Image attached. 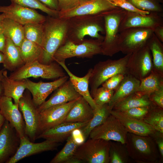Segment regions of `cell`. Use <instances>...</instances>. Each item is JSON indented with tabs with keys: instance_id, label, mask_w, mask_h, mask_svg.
I'll return each mask as SVG.
<instances>
[{
	"instance_id": "cell-1",
	"label": "cell",
	"mask_w": 163,
	"mask_h": 163,
	"mask_svg": "<svg viewBox=\"0 0 163 163\" xmlns=\"http://www.w3.org/2000/svg\"><path fill=\"white\" fill-rule=\"evenodd\" d=\"M68 19L47 15L43 23L44 35L40 62L49 64L53 61L57 50L66 41Z\"/></svg>"
},
{
	"instance_id": "cell-2",
	"label": "cell",
	"mask_w": 163,
	"mask_h": 163,
	"mask_svg": "<svg viewBox=\"0 0 163 163\" xmlns=\"http://www.w3.org/2000/svg\"><path fill=\"white\" fill-rule=\"evenodd\" d=\"M66 41L75 43L82 42L86 36L103 41L105 34L104 21L101 13L75 16L68 19Z\"/></svg>"
},
{
	"instance_id": "cell-3",
	"label": "cell",
	"mask_w": 163,
	"mask_h": 163,
	"mask_svg": "<svg viewBox=\"0 0 163 163\" xmlns=\"http://www.w3.org/2000/svg\"><path fill=\"white\" fill-rule=\"evenodd\" d=\"M126 11L117 7L101 13L104 21L105 34L101 44L102 54L112 56L120 52L119 27Z\"/></svg>"
},
{
	"instance_id": "cell-4",
	"label": "cell",
	"mask_w": 163,
	"mask_h": 163,
	"mask_svg": "<svg viewBox=\"0 0 163 163\" xmlns=\"http://www.w3.org/2000/svg\"><path fill=\"white\" fill-rule=\"evenodd\" d=\"M130 54H126L117 59L100 61L96 64L92 68L89 80L91 94L113 76L120 74H127V64Z\"/></svg>"
},
{
	"instance_id": "cell-5",
	"label": "cell",
	"mask_w": 163,
	"mask_h": 163,
	"mask_svg": "<svg viewBox=\"0 0 163 163\" xmlns=\"http://www.w3.org/2000/svg\"><path fill=\"white\" fill-rule=\"evenodd\" d=\"M102 41L98 39H85L81 43H75L66 41L56 51L53 61L56 62L65 61L73 57L91 58L97 54H102Z\"/></svg>"
},
{
	"instance_id": "cell-6",
	"label": "cell",
	"mask_w": 163,
	"mask_h": 163,
	"mask_svg": "<svg viewBox=\"0 0 163 163\" xmlns=\"http://www.w3.org/2000/svg\"><path fill=\"white\" fill-rule=\"evenodd\" d=\"M63 69L57 62H53L44 64L36 61L24 64L15 70L9 77L15 80L25 79L30 77L55 79L66 75Z\"/></svg>"
},
{
	"instance_id": "cell-7",
	"label": "cell",
	"mask_w": 163,
	"mask_h": 163,
	"mask_svg": "<svg viewBox=\"0 0 163 163\" xmlns=\"http://www.w3.org/2000/svg\"><path fill=\"white\" fill-rule=\"evenodd\" d=\"M110 141L90 138L79 145L73 156L86 163H109Z\"/></svg>"
},
{
	"instance_id": "cell-8",
	"label": "cell",
	"mask_w": 163,
	"mask_h": 163,
	"mask_svg": "<svg viewBox=\"0 0 163 163\" xmlns=\"http://www.w3.org/2000/svg\"><path fill=\"white\" fill-rule=\"evenodd\" d=\"M126 143L128 154L133 159L150 162L157 159L156 142L151 136H140L128 133Z\"/></svg>"
},
{
	"instance_id": "cell-9",
	"label": "cell",
	"mask_w": 163,
	"mask_h": 163,
	"mask_svg": "<svg viewBox=\"0 0 163 163\" xmlns=\"http://www.w3.org/2000/svg\"><path fill=\"white\" fill-rule=\"evenodd\" d=\"M154 33V30L134 27L120 32L119 45L120 52L127 54L135 52L147 45Z\"/></svg>"
},
{
	"instance_id": "cell-10",
	"label": "cell",
	"mask_w": 163,
	"mask_h": 163,
	"mask_svg": "<svg viewBox=\"0 0 163 163\" xmlns=\"http://www.w3.org/2000/svg\"><path fill=\"white\" fill-rule=\"evenodd\" d=\"M127 133L120 121L110 114L104 123L91 131L89 136L90 138L113 140L125 144Z\"/></svg>"
},
{
	"instance_id": "cell-11",
	"label": "cell",
	"mask_w": 163,
	"mask_h": 163,
	"mask_svg": "<svg viewBox=\"0 0 163 163\" xmlns=\"http://www.w3.org/2000/svg\"><path fill=\"white\" fill-rule=\"evenodd\" d=\"M127 68V74L140 81L150 74L153 66L151 53L147 44L131 54Z\"/></svg>"
},
{
	"instance_id": "cell-12",
	"label": "cell",
	"mask_w": 163,
	"mask_h": 163,
	"mask_svg": "<svg viewBox=\"0 0 163 163\" xmlns=\"http://www.w3.org/2000/svg\"><path fill=\"white\" fill-rule=\"evenodd\" d=\"M18 107L25 121V135L34 141L40 134L39 112L37 107L27 94H24L20 99Z\"/></svg>"
},
{
	"instance_id": "cell-13",
	"label": "cell",
	"mask_w": 163,
	"mask_h": 163,
	"mask_svg": "<svg viewBox=\"0 0 163 163\" xmlns=\"http://www.w3.org/2000/svg\"><path fill=\"white\" fill-rule=\"evenodd\" d=\"M77 99L65 104L53 106L40 111V134L63 123L68 112Z\"/></svg>"
},
{
	"instance_id": "cell-14",
	"label": "cell",
	"mask_w": 163,
	"mask_h": 163,
	"mask_svg": "<svg viewBox=\"0 0 163 163\" xmlns=\"http://www.w3.org/2000/svg\"><path fill=\"white\" fill-rule=\"evenodd\" d=\"M0 13L5 14V18L23 26L30 23H43L46 19V16L34 9L13 3L8 6H0Z\"/></svg>"
},
{
	"instance_id": "cell-15",
	"label": "cell",
	"mask_w": 163,
	"mask_h": 163,
	"mask_svg": "<svg viewBox=\"0 0 163 163\" xmlns=\"http://www.w3.org/2000/svg\"><path fill=\"white\" fill-rule=\"evenodd\" d=\"M20 145L14 154L6 162L15 163L29 156L44 152L55 149L58 143L46 139L41 142L35 143L31 142L26 136L20 138Z\"/></svg>"
},
{
	"instance_id": "cell-16",
	"label": "cell",
	"mask_w": 163,
	"mask_h": 163,
	"mask_svg": "<svg viewBox=\"0 0 163 163\" xmlns=\"http://www.w3.org/2000/svg\"><path fill=\"white\" fill-rule=\"evenodd\" d=\"M163 25V20L159 13L150 12L143 15L126 11L120 23V32L123 30L134 27H145L154 29Z\"/></svg>"
},
{
	"instance_id": "cell-17",
	"label": "cell",
	"mask_w": 163,
	"mask_h": 163,
	"mask_svg": "<svg viewBox=\"0 0 163 163\" xmlns=\"http://www.w3.org/2000/svg\"><path fill=\"white\" fill-rule=\"evenodd\" d=\"M69 77L66 75L54 81L48 82L41 81L35 82L26 79V88L31 93L34 104L38 107L45 101L47 97L53 91L68 80Z\"/></svg>"
},
{
	"instance_id": "cell-18",
	"label": "cell",
	"mask_w": 163,
	"mask_h": 163,
	"mask_svg": "<svg viewBox=\"0 0 163 163\" xmlns=\"http://www.w3.org/2000/svg\"><path fill=\"white\" fill-rule=\"evenodd\" d=\"M0 113L14 128L19 138L25 136V124L18 105L12 98L4 95L0 98Z\"/></svg>"
},
{
	"instance_id": "cell-19",
	"label": "cell",
	"mask_w": 163,
	"mask_h": 163,
	"mask_svg": "<svg viewBox=\"0 0 163 163\" xmlns=\"http://www.w3.org/2000/svg\"><path fill=\"white\" fill-rule=\"evenodd\" d=\"M117 7L108 0H91L79 4L74 8L66 11L59 12V17L68 19L75 16L94 15L113 9Z\"/></svg>"
},
{
	"instance_id": "cell-20",
	"label": "cell",
	"mask_w": 163,
	"mask_h": 163,
	"mask_svg": "<svg viewBox=\"0 0 163 163\" xmlns=\"http://www.w3.org/2000/svg\"><path fill=\"white\" fill-rule=\"evenodd\" d=\"M55 91L49 99L37 107L39 112L53 106L74 101L81 96L75 90L69 80L64 83Z\"/></svg>"
},
{
	"instance_id": "cell-21",
	"label": "cell",
	"mask_w": 163,
	"mask_h": 163,
	"mask_svg": "<svg viewBox=\"0 0 163 163\" xmlns=\"http://www.w3.org/2000/svg\"><path fill=\"white\" fill-rule=\"evenodd\" d=\"M110 114L120 121L128 133L140 136H151L156 131L152 127L143 121L130 117L120 111L112 109Z\"/></svg>"
},
{
	"instance_id": "cell-22",
	"label": "cell",
	"mask_w": 163,
	"mask_h": 163,
	"mask_svg": "<svg viewBox=\"0 0 163 163\" xmlns=\"http://www.w3.org/2000/svg\"><path fill=\"white\" fill-rule=\"evenodd\" d=\"M68 74L69 80L77 92L89 103L93 110L97 107L89 90V80L92 68L89 69L87 74L82 77H78L73 74L67 67L65 61L57 62Z\"/></svg>"
},
{
	"instance_id": "cell-23",
	"label": "cell",
	"mask_w": 163,
	"mask_h": 163,
	"mask_svg": "<svg viewBox=\"0 0 163 163\" xmlns=\"http://www.w3.org/2000/svg\"><path fill=\"white\" fill-rule=\"evenodd\" d=\"M88 122H63L51 128L44 131L38 136V138H43L59 143L67 139L75 129L81 128Z\"/></svg>"
},
{
	"instance_id": "cell-24",
	"label": "cell",
	"mask_w": 163,
	"mask_h": 163,
	"mask_svg": "<svg viewBox=\"0 0 163 163\" xmlns=\"http://www.w3.org/2000/svg\"><path fill=\"white\" fill-rule=\"evenodd\" d=\"M13 127L5 120L0 129V163L10 158L16 147V140Z\"/></svg>"
},
{
	"instance_id": "cell-25",
	"label": "cell",
	"mask_w": 163,
	"mask_h": 163,
	"mask_svg": "<svg viewBox=\"0 0 163 163\" xmlns=\"http://www.w3.org/2000/svg\"><path fill=\"white\" fill-rule=\"evenodd\" d=\"M94 115L93 110L82 96L79 97L68 112L64 122H88Z\"/></svg>"
},
{
	"instance_id": "cell-26",
	"label": "cell",
	"mask_w": 163,
	"mask_h": 163,
	"mask_svg": "<svg viewBox=\"0 0 163 163\" xmlns=\"http://www.w3.org/2000/svg\"><path fill=\"white\" fill-rule=\"evenodd\" d=\"M140 83V80L131 75L129 74L125 75L119 85L114 91L112 97L108 103L109 109L112 110L117 103L137 91Z\"/></svg>"
},
{
	"instance_id": "cell-27",
	"label": "cell",
	"mask_w": 163,
	"mask_h": 163,
	"mask_svg": "<svg viewBox=\"0 0 163 163\" xmlns=\"http://www.w3.org/2000/svg\"><path fill=\"white\" fill-rule=\"evenodd\" d=\"M3 75L1 82L3 95L11 98L14 100V103L18 105L19 100L26 89L25 79L15 80L11 78L8 76L6 70H4Z\"/></svg>"
},
{
	"instance_id": "cell-28",
	"label": "cell",
	"mask_w": 163,
	"mask_h": 163,
	"mask_svg": "<svg viewBox=\"0 0 163 163\" xmlns=\"http://www.w3.org/2000/svg\"><path fill=\"white\" fill-rule=\"evenodd\" d=\"M3 63L5 69L10 71L16 70L24 64L21 56L19 47L9 39L6 37V43L3 53Z\"/></svg>"
},
{
	"instance_id": "cell-29",
	"label": "cell",
	"mask_w": 163,
	"mask_h": 163,
	"mask_svg": "<svg viewBox=\"0 0 163 163\" xmlns=\"http://www.w3.org/2000/svg\"><path fill=\"white\" fill-rule=\"evenodd\" d=\"M153 104L149 95L137 91L117 103L113 109L122 111L137 107L150 106Z\"/></svg>"
},
{
	"instance_id": "cell-30",
	"label": "cell",
	"mask_w": 163,
	"mask_h": 163,
	"mask_svg": "<svg viewBox=\"0 0 163 163\" xmlns=\"http://www.w3.org/2000/svg\"><path fill=\"white\" fill-rule=\"evenodd\" d=\"M1 25L3 34L17 46H20L25 38L23 26L9 18H5Z\"/></svg>"
},
{
	"instance_id": "cell-31",
	"label": "cell",
	"mask_w": 163,
	"mask_h": 163,
	"mask_svg": "<svg viewBox=\"0 0 163 163\" xmlns=\"http://www.w3.org/2000/svg\"><path fill=\"white\" fill-rule=\"evenodd\" d=\"M19 47L21 56L24 64L36 61L40 62L42 55L41 46L24 38Z\"/></svg>"
},
{
	"instance_id": "cell-32",
	"label": "cell",
	"mask_w": 163,
	"mask_h": 163,
	"mask_svg": "<svg viewBox=\"0 0 163 163\" xmlns=\"http://www.w3.org/2000/svg\"><path fill=\"white\" fill-rule=\"evenodd\" d=\"M111 110L108 104L97 106L93 110V116L88 124L81 128L86 139L89 136L91 131L95 127L104 123L110 114Z\"/></svg>"
},
{
	"instance_id": "cell-33",
	"label": "cell",
	"mask_w": 163,
	"mask_h": 163,
	"mask_svg": "<svg viewBox=\"0 0 163 163\" xmlns=\"http://www.w3.org/2000/svg\"><path fill=\"white\" fill-rule=\"evenodd\" d=\"M163 87V75L153 69L150 74L140 81L137 91L148 95Z\"/></svg>"
},
{
	"instance_id": "cell-34",
	"label": "cell",
	"mask_w": 163,
	"mask_h": 163,
	"mask_svg": "<svg viewBox=\"0 0 163 163\" xmlns=\"http://www.w3.org/2000/svg\"><path fill=\"white\" fill-rule=\"evenodd\" d=\"M155 34L147 44L150 51L153 64V69L163 75V46Z\"/></svg>"
},
{
	"instance_id": "cell-35",
	"label": "cell",
	"mask_w": 163,
	"mask_h": 163,
	"mask_svg": "<svg viewBox=\"0 0 163 163\" xmlns=\"http://www.w3.org/2000/svg\"><path fill=\"white\" fill-rule=\"evenodd\" d=\"M143 121L156 131L163 133V108L153 104Z\"/></svg>"
},
{
	"instance_id": "cell-36",
	"label": "cell",
	"mask_w": 163,
	"mask_h": 163,
	"mask_svg": "<svg viewBox=\"0 0 163 163\" xmlns=\"http://www.w3.org/2000/svg\"><path fill=\"white\" fill-rule=\"evenodd\" d=\"M43 23H30L23 26L25 38L42 47L44 35Z\"/></svg>"
},
{
	"instance_id": "cell-37",
	"label": "cell",
	"mask_w": 163,
	"mask_h": 163,
	"mask_svg": "<svg viewBox=\"0 0 163 163\" xmlns=\"http://www.w3.org/2000/svg\"><path fill=\"white\" fill-rule=\"evenodd\" d=\"M79 146L71 134L67 139L64 147L51 160L50 163H64L66 160L73 156Z\"/></svg>"
},
{
	"instance_id": "cell-38",
	"label": "cell",
	"mask_w": 163,
	"mask_h": 163,
	"mask_svg": "<svg viewBox=\"0 0 163 163\" xmlns=\"http://www.w3.org/2000/svg\"><path fill=\"white\" fill-rule=\"evenodd\" d=\"M10 0L11 3L16 4L30 8L39 9L45 13L48 16L55 17H59V11L50 8L38 0Z\"/></svg>"
},
{
	"instance_id": "cell-39",
	"label": "cell",
	"mask_w": 163,
	"mask_h": 163,
	"mask_svg": "<svg viewBox=\"0 0 163 163\" xmlns=\"http://www.w3.org/2000/svg\"><path fill=\"white\" fill-rule=\"evenodd\" d=\"M137 9L149 12L159 13L162 8L158 0H126Z\"/></svg>"
},
{
	"instance_id": "cell-40",
	"label": "cell",
	"mask_w": 163,
	"mask_h": 163,
	"mask_svg": "<svg viewBox=\"0 0 163 163\" xmlns=\"http://www.w3.org/2000/svg\"><path fill=\"white\" fill-rule=\"evenodd\" d=\"M111 142L109 150V163H124L127 161V153L122 145Z\"/></svg>"
},
{
	"instance_id": "cell-41",
	"label": "cell",
	"mask_w": 163,
	"mask_h": 163,
	"mask_svg": "<svg viewBox=\"0 0 163 163\" xmlns=\"http://www.w3.org/2000/svg\"><path fill=\"white\" fill-rule=\"evenodd\" d=\"M114 92V91L102 86L98 88L91 94L96 104L101 106L109 102Z\"/></svg>"
},
{
	"instance_id": "cell-42",
	"label": "cell",
	"mask_w": 163,
	"mask_h": 163,
	"mask_svg": "<svg viewBox=\"0 0 163 163\" xmlns=\"http://www.w3.org/2000/svg\"><path fill=\"white\" fill-rule=\"evenodd\" d=\"M152 105L137 107L120 111L130 117L143 121L144 117L148 113Z\"/></svg>"
},
{
	"instance_id": "cell-43",
	"label": "cell",
	"mask_w": 163,
	"mask_h": 163,
	"mask_svg": "<svg viewBox=\"0 0 163 163\" xmlns=\"http://www.w3.org/2000/svg\"><path fill=\"white\" fill-rule=\"evenodd\" d=\"M114 6L132 12L138 13L143 15L149 14L150 12L140 10L126 0H108Z\"/></svg>"
},
{
	"instance_id": "cell-44",
	"label": "cell",
	"mask_w": 163,
	"mask_h": 163,
	"mask_svg": "<svg viewBox=\"0 0 163 163\" xmlns=\"http://www.w3.org/2000/svg\"><path fill=\"white\" fill-rule=\"evenodd\" d=\"M124 75L121 74L115 75L106 80L101 85L102 86L114 91L124 78Z\"/></svg>"
},
{
	"instance_id": "cell-45",
	"label": "cell",
	"mask_w": 163,
	"mask_h": 163,
	"mask_svg": "<svg viewBox=\"0 0 163 163\" xmlns=\"http://www.w3.org/2000/svg\"><path fill=\"white\" fill-rule=\"evenodd\" d=\"M59 12L69 11L79 4V0H58Z\"/></svg>"
},
{
	"instance_id": "cell-46",
	"label": "cell",
	"mask_w": 163,
	"mask_h": 163,
	"mask_svg": "<svg viewBox=\"0 0 163 163\" xmlns=\"http://www.w3.org/2000/svg\"><path fill=\"white\" fill-rule=\"evenodd\" d=\"M149 97L154 104L163 108V87L152 93Z\"/></svg>"
},
{
	"instance_id": "cell-47",
	"label": "cell",
	"mask_w": 163,
	"mask_h": 163,
	"mask_svg": "<svg viewBox=\"0 0 163 163\" xmlns=\"http://www.w3.org/2000/svg\"><path fill=\"white\" fill-rule=\"evenodd\" d=\"M75 142L80 145L83 143L86 139L84 136L81 128L74 129L71 133Z\"/></svg>"
},
{
	"instance_id": "cell-48",
	"label": "cell",
	"mask_w": 163,
	"mask_h": 163,
	"mask_svg": "<svg viewBox=\"0 0 163 163\" xmlns=\"http://www.w3.org/2000/svg\"><path fill=\"white\" fill-rule=\"evenodd\" d=\"M163 134L156 131L155 133L151 136L155 138V142L157 145L159 152L162 157H163Z\"/></svg>"
},
{
	"instance_id": "cell-49",
	"label": "cell",
	"mask_w": 163,
	"mask_h": 163,
	"mask_svg": "<svg viewBox=\"0 0 163 163\" xmlns=\"http://www.w3.org/2000/svg\"><path fill=\"white\" fill-rule=\"evenodd\" d=\"M50 8L59 11L58 0H38Z\"/></svg>"
},
{
	"instance_id": "cell-50",
	"label": "cell",
	"mask_w": 163,
	"mask_h": 163,
	"mask_svg": "<svg viewBox=\"0 0 163 163\" xmlns=\"http://www.w3.org/2000/svg\"><path fill=\"white\" fill-rule=\"evenodd\" d=\"M154 33L158 39L162 43L163 42V26L161 25L156 27Z\"/></svg>"
},
{
	"instance_id": "cell-51",
	"label": "cell",
	"mask_w": 163,
	"mask_h": 163,
	"mask_svg": "<svg viewBox=\"0 0 163 163\" xmlns=\"http://www.w3.org/2000/svg\"><path fill=\"white\" fill-rule=\"evenodd\" d=\"M6 43V37L3 33L0 35V52L3 53Z\"/></svg>"
},
{
	"instance_id": "cell-52",
	"label": "cell",
	"mask_w": 163,
	"mask_h": 163,
	"mask_svg": "<svg viewBox=\"0 0 163 163\" xmlns=\"http://www.w3.org/2000/svg\"><path fill=\"white\" fill-rule=\"evenodd\" d=\"M83 162L79 159L73 156L66 160L64 163H83Z\"/></svg>"
},
{
	"instance_id": "cell-53",
	"label": "cell",
	"mask_w": 163,
	"mask_h": 163,
	"mask_svg": "<svg viewBox=\"0 0 163 163\" xmlns=\"http://www.w3.org/2000/svg\"><path fill=\"white\" fill-rule=\"evenodd\" d=\"M5 119L2 115L0 113V129L3 124Z\"/></svg>"
},
{
	"instance_id": "cell-54",
	"label": "cell",
	"mask_w": 163,
	"mask_h": 163,
	"mask_svg": "<svg viewBox=\"0 0 163 163\" xmlns=\"http://www.w3.org/2000/svg\"><path fill=\"white\" fill-rule=\"evenodd\" d=\"M4 60V56L3 53L0 52V63H3Z\"/></svg>"
},
{
	"instance_id": "cell-55",
	"label": "cell",
	"mask_w": 163,
	"mask_h": 163,
	"mask_svg": "<svg viewBox=\"0 0 163 163\" xmlns=\"http://www.w3.org/2000/svg\"><path fill=\"white\" fill-rule=\"evenodd\" d=\"M3 93V90L1 81H0V98L3 95L2 93Z\"/></svg>"
},
{
	"instance_id": "cell-56",
	"label": "cell",
	"mask_w": 163,
	"mask_h": 163,
	"mask_svg": "<svg viewBox=\"0 0 163 163\" xmlns=\"http://www.w3.org/2000/svg\"><path fill=\"white\" fill-rule=\"evenodd\" d=\"M5 18V16L4 13H2L0 14V25L2 20Z\"/></svg>"
},
{
	"instance_id": "cell-57",
	"label": "cell",
	"mask_w": 163,
	"mask_h": 163,
	"mask_svg": "<svg viewBox=\"0 0 163 163\" xmlns=\"http://www.w3.org/2000/svg\"><path fill=\"white\" fill-rule=\"evenodd\" d=\"M4 70V69L0 70V81H2L3 78V73Z\"/></svg>"
},
{
	"instance_id": "cell-58",
	"label": "cell",
	"mask_w": 163,
	"mask_h": 163,
	"mask_svg": "<svg viewBox=\"0 0 163 163\" xmlns=\"http://www.w3.org/2000/svg\"><path fill=\"white\" fill-rule=\"evenodd\" d=\"M90 0H79V4L85 2Z\"/></svg>"
},
{
	"instance_id": "cell-59",
	"label": "cell",
	"mask_w": 163,
	"mask_h": 163,
	"mask_svg": "<svg viewBox=\"0 0 163 163\" xmlns=\"http://www.w3.org/2000/svg\"><path fill=\"white\" fill-rule=\"evenodd\" d=\"M3 33V30L1 24L0 25V35Z\"/></svg>"
}]
</instances>
